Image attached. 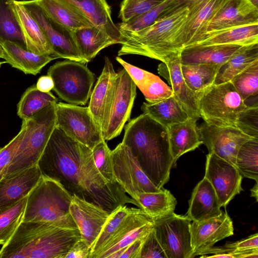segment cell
I'll use <instances>...</instances> for the list:
<instances>
[{
	"instance_id": "27",
	"label": "cell",
	"mask_w": 258,
	"mask_h": 258,
	"mask_svg": "<svg viewBox=\"0 0 258 258\" xmlns=\"http://www.w3.org/2000/svg\"><path fill=\"white\" fill-rule=\"evenodd\" d=\"M115 58L143 93L148 103L157 102L173 95L171 88L157 76L127 62L120 56Z\"/></svg>"
},
{
	"instance_id": "4",
	"label": "cell",
	"mask_w": 258,
	"mask_h": 258,
	"mask_svg": "<svg viewBox=\"0 0 258 258\" xmlns=\"http://www.w3.org/2000/svg\"><path fill=\"white\" fill-rule=\"evenodd\" d=\"M56 103H51L31 117L22 119L26 123V132L3 178L12 177L37 165L56 126Z\"/></svg>"
},
{
	"instance_id": "39",
	"label": "cell",
	"mask_w": 258,
	"mask_h": 258,
	"mask_svg": "<svg viewBox=\"0 0 258 258\" xmlns=\"http://www.w3.org/2000/svg\"><path fill=\"white\" fill-rule=\"evenodd\" d=\"M14 0H0V42L9 40L26 48L13 8Z\"/></svg>"
},
{
	"instance_id": "51",
	"label": "cell",
	"mask_w": 258,
	"mask_h": 258,
	"mask_svg": "<svg viewBox=\"0 0 258 258\" xmlns=\"http://www.w3.org/2000/svg\"><path fill=\"white\" fill-rule=\"evenodd\" d=\"M147 235L136 240L119 251L113 254L111 258H141L142 246Z\"/></svg>"
},
{
	"instance_id": "26",
	"label": "cell",
	"mask_w": 258,
	"mask_h": 258,
	"mask_svg": "<svg viewBox=\"0 0 258 258\" xmlns=\"http://www.w3.org/2000/svg\"><path fill=\"white\" fill-rule=\"evenodd\" d=\"M242 45L236 44L187 46L179 53L181 65L198 64L221 66Z\"/></svg>"
},
{
	"instance_id": "25",
	"label": "cell",
	"mask_w": 258,
	"mask_h": 258,
	"mask_svg": "<svg viewBox=\"0 0 258 258\" xmlns=\"http://www.w3.org/2000/svg\"><path fill=\"white\" fill-rule=\"evenodd\" d=\"M221 207L213 187L204 177L193 189L186 215L191 221H201L220 216Z\"/></svg>"
},
{
	"instance_id": "8",
	"label": "cell",
	"mask_w": 258,
	"mask_h": 258,
	"mask_svg": "<svg viewBox=\"0 0 258 258\" xmlns=\"http://www.w3.org/2000/svg\"><path fill=\"white\" fill-rule=\"evenodd\" d=\"M227 0H206L188 8L187 17L163 44L157 59L166 62L207 32L210 21Z\"/></svg>"
},
{
	"instance_id": "5",
	"label": "cell",
	"mask_w": 258,
	"mask_h": 258,
	"mask_svg": "<svg viewBox=\"0 0 258 258\" xmlns=\"http://www.w3.org/2000/svg\"><path fill=\"white\" fill-rule=\"evenodd\" d=\"M72 199L58 181L42 175L27 197L22 221L57 224L73 219Z\"/></svg>"
},
{
	"instance_id": "15",
	"label": "cell",
	"mask_w": 258,
	"mask_h": 258,
	"mask_svg": "<svg viewBox=\"0 0 258 258\" xmlns=\"http://www.w3.org/2000/svg\"><path fill=\"white\" fill-rule=\"evenodd\" d=\"M206 177L213 187L222 207L243 190L242 176L232 164L212 153L206 156Z\"/></svg>"
},
{
	"instance_id": "41",
	"label": "cell",
	"mask_w": 258,
	"mask_h": 258,
	"mask_svg": "<svg viewBox=\"0 0 258 258\" xmlns=\"http://www.w3.org/2000/svg\"><path fill=\"white\" fill-rule=\"evenodd\" d=\"M235 167L242 177L258 181V138L252 139L241 146Z\"/></svg>"
},
{
	"instance_id": "55",
	"label": "cell",
	"mask_w": 258,
	"mask_h": 258,
	"mask_svg": "<svg viewBox=\"0 0 258 258\" xmlns=\"http://www.w3.org/2000/svg\"><path fill=\"white\" fill-rule=\"evenodd\" d=\"M251 195L252 197H254L256 201H258V181H255V184L250 189Z\"/></svg>"
},
{
	"instance_id": "57",
	"label": "cell",
	"mask_w": 258,
	"mask_h": 258,
	"mask_svg": "<svg viewBox=\"0 0 258 258\" xmlns=\"http://www.w3.org/2000/svg\"><path fill=\"white\" fill-rule=\"evenodd\" d=\"M249 1L252 3V5H253L255 7L258 8V7H257L258 0H249Z\"/></svg>"
},
{
	"instance_id": "37",
	"label": "cell",
	"mask_w": 258,
	"mask_h": 258,
	"mask_svg": "<svg viewBox=\"0 0 258 258\" xmlns=\"http://www.w3.org/2000/svg\"><path fill=\"white\" fill-rule=\"evenodd\" d=\"M220 67L209 64L181 65V71L187 86L198 94L214 84Z\"/></svg>"
},
{
	"instance_id": "40",
	"label": "cell",
	"mask_w": 258,
	"mask_h": 258,
	"mask_svg": "<svg viewBox=\"0 0 258 258\" xmlns=\"http://www.w3.org/2000/svg\"><path fill=\"white\" fill-rule=\"evenodd\" d=\"M135 208H128L125 205H119L110 213L98 237L90 249L89 258H94L95 255L113 236Z\"/></svg>"
},
{
	"instance_id": "49",
	"label": "cell",
	"mask_w": 258,
	"mask_h": 258,
	"mask_svg": "<svg viewBox=\"0 0 258 258\" xmlns=\"http://www.w3.org/2000/svg\"><path fill=\"white\" fill-rule=\"evenodd\" d=\"M243 133L254 138H258V106H248L238 115L235 126Z\"/></svg>"
},
{
	"instance_id": "48",
	"label": "cell",
	"mask_w": 258,
	"mask_h": 258,
	"mask_svg": "<svg viewBox=\"0 0 258 258\" xmlns=\"http://www.w3.org/2000/svg\"><path fill=\"white\" fill-rule=\"evenodd\" d=\"M26 123L24 120L21 129L6 145L0 148V180L6 175L14 158L18 147L26 132Z\"/></svg>"
},
{
	"instance_id": "31",
	"label": "cell",
	"mask_w": 258,
	"mask_h": 258,
	"mask_svg": "<svg viewBox=\"0 0 258 258\" xmlns=\"http://www.w3.org/2000/svg\"><path fill=\"white\" fill-rule=\"evenodd\" d=\"M197 121L188 117L185 121L172 124L167 127L175 166L181 156L203 144L198 132Z\"/></svg>"
},
{
	"instance_id": "20",
	"label": "cell",
	"mask_w": 258,
	"mask_h": 258,
	"mask_svg": "<svg viewBox=\"0 0 258 258\" xmlns=\"http://www.w3.org/2000/svg\"><path fill=\"white\" fill-rule=\"evenodd\" d=\"M158 72L171 86L174 96L188 117L198 120L201 116L198 94L190 90L185 82L181 71L179 54L160 63Z\"/></svg>"
},
{
	"instance_id": "22",
	"label": "cell",
	"mask_w": 258,
	"mask_h": 258,
	"mask_svg": "<svg viewBox=\"0 0 258 258\" xmlns=\"http://www.w3.org/2000/svg\"><path fill=\"white\" fill-rule=\"evenodd\" d=\"M116 74L112 62L105 56L103 69L92 91L88 107L101 132L112 98Z\"/></svg>"
},
{
	"instance_id": "30",
	"label": "cell",
	"mask_w": 258,
	"mask_h": 258,
	"mask_svg": "<svg viewBox=\"0 0 258 258\" xmlns=\"http://www.w3.org/2000/svg\"><path fill=\"white\" fill-rule=\"evenodd\" d=\"M0 44L4 51L6 62L25 74L36 75L50 61L57 58L51 55L34 53L11 41H3Z\"/></svg>"
},
{
	"instance_id": "47",
	"label": "cell",
	"mask_w": 258,
	"mask_h": 258,
	"mask_svg": "<svg viewBox=\"0 0 258 258\" xmlns=\"http://www.w3.org/2000/svg\"><path fill=\"white\" fill-rule=\"evenodd\" d=\"M165 0H123L120 4L119 17L122 22L144 14Z\"/></svg>"
},
{
	"instance_id": "53",
	"label": "cell",
	"mask_w": 258,
	"mask_h": 258,
	"mask_svg": "<svg viewBox=\"0 0 258 258\" xmlns=\"http://www.w3.org/2000/svg\"><path fill=\"white\" fill-rule=\"evenodd\" d=\"M37 88L44 92H50L53 87L52 78L48 75L40 77L36 84Z\"/></svg>"
},
{
	"instance_id": "11",
	"label": "cell",
	"mask_w": 258,
	"mask_h": 258,
	"mask_svg": "<svg viewBox=\"0 0 258 258\" xmlns=\"http://www.w3.org/2000/svg\"><path fill=\"white\" fill-rule=\"evenodd\" d=\"M137 86L124 69L116 73L114 88L102 133L105 141L119 136L130 120Z\"/></svg>"
},
{
	"instance_id": "58",
	"label": "cell",
	"mask_w": 258,
	"mask_h": 258,
	"mask_svg": "<svg viewBox=\"0 0 258 258\" xmlns=\"http://www.w3.org/2000/svg\"><path fill=\"white\" fill-rule=\"evenodd\" d=\"M6 61H0V68L3 64L6 63Z\"/></svg>"
},
{
	"instance_id": "21",
	"label": "cell",
	"mask_w": 258,
	"mask_h": 258,
	"mask_svg": "<svg viewBox=\"0 0 258 258\" xmlns=\"http://www.w3.org/2000/svg\"><path fill=\"white\" fill-rule=\"evenodd\" d=\"M255 23L258 8L249 0H227L210 21L207 32Z\"/></svg>"
},
{
	"instance_id": "42",
	"label": "cell",
	"mask_w": 258,
	"mask_h": 258,
	"mask_svg": "<svg viewBox=\"0 0 258 258\" xmlns=\"http://www.w3.org/2000/svg\"><path fill=\"white\" fill-rule=\"evenodd\" d=\"M27 197L13 205L0 210V245L8 241L21 222Z\"/></svg>"
},
{
	"instance_id": "7",
	"label": "cell",
	"mask_w": 258,
	"mask_h": 258,
	"mask_svg": "<svg viewBox=\"0 0 258 258\" xmlns=\"http://www.w3.org/2000/svg\"><path fill=\"white\" fill-rule=\"evenodd\" d=\"M198 98L201 117L218 126L235 127L239 114L247 106L230 81L212 85Z\"/></svg>"
},
{
	"instance_id": "24",
	"label": "cell",
	"mask_w": 258,
	"mask_h": 258,
	"mask_svg": "<svg viewBox=\"0 0 258 258\" xmlns=\"http://www.w3.org/2000/svg\"><path fill=\"white\" fill-rule=\"evenodd\" d=\"M13 8L27 50L35 54L51 55L58 58L41 27L22 2L14 0Z\"/></svg>"
},
{
	"instance_id": "9",
	"label": "cell",
	"mask_w": 258,
	"mask_h": 258,
	"mask_svg": "<svg viewBox=\"0 0 258 258\" xmlns=\"http://www.w3.org/2000/svg\"><path fill=\"white\" fill-rule=\"evenodd\" d=\"M52 79V90L60 99L76 105H85L90 99L95 75L81 62L65 59L56 62L47 70Z\"/></svg>"
},
{
	"instance_id": "36",
	"label": "cell",
	"mask_w": 258,
	"mask_h": 258,
	"mask_svg": "<svg viewBox=\"0 0 258 258\" xmlns=\"http://www.w3.org/2000/svg\"><path fill=\"white\" fill-rule=\"evenodd\" d=\"M141 110L166 127L185 121L189 117L174 95L155 103L144 102Z\"/></svg>"
},
{
	"instance_id": "50",
	"label": "cell",
	"mask_w": 258,
	"mask_h": 258,
	"mask_svg": "<svg viewBox=\"0 0 258 258\" xmlns=\"http://www.w3.org/2000/svg\"><path fill=\"white\" fill-rule=\"evenodd\" d=\"M141 258H167L155 233L153 227L143 243Z\"/></svg>"
},
{
	"instance_id": "52",
	"label": "cell",
	"mask_w": 258,
	"mask_h": 258,
	"mask_svg": "<svg viewBox=\"0 0 258 258\" xmlns=\"http://www.w3.org/2000/svg\"><path fill=\"white\" fill-rule=\"evenodd\" d=\"M90 248L87 243L81 238L72 247L66 258H89Z\"/></svg>"
},
{
	"instance_id": "54",
	"label": "cell",
	"mask_w": 258,
	"mask_h": 258,
	"mask_svg": "<svg viewBox=\"0 0 258 258\" xmlns=\"http://www.w3.org/2000/svg\"><path fill=\"white\" fill-rule=\"evenodd\" d=\"M206 0H174L171 11H175L181 7H187L195 5Z\"/></svg>"
},
{
	"instance_id": "46",
	"label": "cell",
	"mask_w": 258,
	"mask_h": 258,
	"mask_svg": "<svg viewBox=\"0 0 258 258\" xmlns=\"http://www.w3.org/2000/svg\"><path fill=\"white\" fill-rule=\"evenodd\" d=\"M255 248H258V234L257 233L237 241L227 243L222 246H213L205 251L202 255L210 253H227L231 254L233 258H239L243 251Z\"/></svg>"
},
{
	"instance_id": "6",
	"label": "cell",
	"mask_w": 258,
	"mask_h": 258,
	"mask_svg": "<svg viewBox=\"0 0 258 258\" xmlns=\"http://www.w3.org/2000/svg\"><path fill=\"white\" fill-rule=\"evenodd\" d=\"M187 7H181L158 18L150 26L136 32L120 30L121 45L118 56L135 54L154 59L167 39L187 16Z\"/></svg>"
},
{
	"instance_id": "33",
	"label": "cell",
	"mask_w": 258,
	"mask_h": 258,
	"mask_svg": "<svg viewBox=\"0 0 258 258\" xmlns=\"http://www.w3.org/2000/svg\"><path fill=\"white\" fill-rule=\"evenodd\" d=\"M45 15L70 31L93 26L79 11L62 0H35Z\"/></svg>"
},
{
	"instance_id": "44",
	"label": "cell",
	"mask_w": 258,
	"mask_h": 258,
	"mask_svg": "<svg viewBox=\"0 0 258 258\" xmlns=\"http://www.w3.org/2000/svg\"><path fill=\"white\" fill-rule=\"evenodd\" d=\"M230 82L244 101L258 93V60L234 76Z\"/></svg>"
},
{
	"instance_id": "32",
	"label": "cell",
	"mask_w": 258,
	"mask_h": 258,
	"mask_svg": "<svg viewBox=\"0 0 258 258\" xmlns=\"http://www.w3.org/2000/svg\"><path fill=\"white\" fill-rule=\"evenodd\" d=\"M71 32L86 62L91 61L102 49L118 43L105 30L95 26L80 28Z\"/></svg>"
},
{
	"instance_id": "45",
	"label": "cell",
	"mask_w": 258,
	"mask_h": 258,
	"mask_svg": "<svg viewBox=\"0 0 258 258\" xmlns=\"http://www.w3.org/2000/svg\"><path fill=\"white\" fill-rule=\"evenodd\" d=\"M92 151L96 167L104 179L109 184H118L113 171L111 150L106 141L102 140Z\"/></svg>"
},
{
	"instance_id": "14",
	"label": "cell",
	"mask_w": 258,
	"mask_h": 258,
	"mask_svg": "<svg viewBox=\"0 0 258 258\" xmlns=\"http://www.w3.org/2000/svg\"><path fill=\"white\" fill-rule=\"evenodd\" d=\"M198 132L209 153L215 154L235 167L239 149L244 143L254 138L236 127L218 126L205 121L198 127Z\"/></svg>"
},
{
	"instance_id": "35",
	"label": "cell",
	"mask_w": 258,
	"mask_h": 258,
	"mask_svg": "<svg viewBox=\"0 0 258 258\" xmlns=\"http://www.w3.org/2000/svg\"><path fill=\"white\" fill-rule=\"evenodd\" d=\"M258 60V43L243 45L223 64L217 73L214 84L230 81L254 62Z\"/></svg>"
},
{
	"instance_id": "28",
	"label": "cell",
	"mask_w": 258,
	"mask_h": 258,
	"mask_svg": "<svg viewBox=\"0 0 258 258\" xmlns=\"http://www.w3.org/2000/svg\"><path fill=\"white\" fill-rule=\"evenodd\" d=\"M83 14L93 25L105 30L118 43L120 30L113 23L110 6L106 0H62Z\"/></svg>"
},
{
	"instance_id": "12",
	"label": "cell",
	"mask_w": 258,
	"mask_h": 258,
	"mask_svg": "<svg viewBox=\"0 0 258 258\" xmlns=\"http://www.w3.org/2000/svg\"><path fill=\"white\" fill-rule=\"evenodd\" d=\"M152 221L156 236L167 258H192L191 220L186 215L173 212Z\"/></svg>"
},
{
	"instance_id": "16",
	"label": "cell",
	"mask_w": 258,
	"mask_h": 258,
	"mask_svg": "<svg viewBox=\"0 0 258 258\" xmlns=\"http://www.w3.org/2000/svg\"><path fill=\"white\" fill-rule=\"evenodd\" d=\"M21 2L41 27L58 58L86 63L79 51L71 31L49 18L35 0Z\"/></svg>"
},
{
	"instance_id": "56",
	"label": "cell",
	"mask_w": 258,
	"mask_h": 258,
	"mask_svg": "<svg viewBox=\"0 0 258 258\" xmlns=\"http://www.w3.org/2000/svg\"><path fill=\"white\" fill-rule=\"evenodd\" d=\"M0 58H3V59L5 58L4 51L3 48L1 44H0Z\"/></svg>"
},
{
	"instance_id": "43",
	"label": "cell",
	"mask_w": 258,
	"mask_h": 258,
	"mask_svg": "<svg viewBox=\"0 0 258 258\" xmlns=\"http://www.w3.org/2000/svg\"><path fill=\"white\" fill-rule=\"evenodd\" d=\"M174 0H165L149 11L136 16L125 22H121L118 28L126 32H136L151 25L158 18L168 12Z\"/></svg>"
},
{
	"instance_id": "17",
	"label": "cell",
	"mask_w": 258,
	"mask_h": 258,
	"mask_svg": "<svg viewBox=\"0 0 258 258\" xmlns=\"http://www.w3.org/2000/svg\"><path fill=\"white\" fill-rule=\"evenodd\" d=\"M152 227V220L140 209L135 208L94 258H111L136 240L146 236Z\"/></svg>"
},
{
	"instance_id": "34",
	"label": "cell",
	"mask_w": 258,
	"mask_h": 258,
	"mask_svg": "<svg viewBox=\"0 0 258 258\" xmlns=\"http://www.w3.org/2000/svg\"><path fill=\"white\" fill-rule=\"evenodd\" d=\"M134 200V205L152 220L174 212L177 202L171 192L163 188L158 192H142Z\"/></svg>"
},
{
	"instance_id": "13",
	"label": "cell",
	"mask_w": 258,
	"mask_h": 258,
	"mask_svg": "<svg viewBox=\"0 0 258 258\" xmlns=\"http://www.w3.org/2000/svg\"><path fill=\"white\" fill-rule=\"evenodd\" d=\"M111 156L116 181L133 199L142 192H158L162 189L152 182L130 149L122 142L111 151Z\"/></svg>"
},
{
	"instance_id": "23",
	"label": "cell",
	"mask_w": 258,
	"mask_h": 258,
	"mask_svg": "<svg viewBox=\"0 0 258 258\" xmlns=\"http://www.w3.org/2000/svg\"><path fill=\"white\" fill-rule=\"evenodd\" d=\"M42 176L38 165L0 180V210L27 197Z\"/></svg>"
},
{
	"instance_id": "29",
	"label": "cell",
	"mask_w": 258,
	"mask_h": 258,
	"mask_svg": "<svg viewBox=\"0 0 258 258\" xmlns=\"http://www.w3.org/2000/svg\"><path fill=\"white\" fill-rule=\"evenodd\" d=\"M256 43H258V23L207 32L190 45L236 44L243 46Z\"/></svg>"
},
{
	"instance_id": "10",
	"label": "cell",
	"mask_w": 258,
	"mask_h": 258,
	"mask_svg": "<svg viewBox=\"0 0 258 258\" xmlns=\"http://www.w3.org/2000/svg\"><path fill=\"white\" fill-rule=\"evenodd\" d=\"M56 126L91 150L104 140L89 108L70 103L56 104Z\"/></svg>"
},
{
	"instance_id": "18",
	"label": "cell",
	"mask_w": 258,
	"mask_h": 258,
	"mask_svg": "<svg viewBox=\"0 0 258 258\" xmlns=\"http://www.w3.org/2000/svg\"><path fill=\"white\" fill-rule=\"evenodd\" d=\"M191 245L192 258L202 255L220 240L233 234L231 219L226 211L219 216L190 224Z\"/></svg>"
},
{
	"instance_id": "1",
	"label": "cell",
	"mask_w": 258,
	"mask_h": 258,
	"mask_svg": "<svg viewBox=\"0 0 258 258\" xmlns=\"http://www.w3.org/2000/svg\"><path fill=\"white\" fill-rule=\"evenodd\" d=\"M37 165L43 176L58 181L72 196L111 213L119 205L134 204L118 184L107 183L94 163L92 151L56 126Z\"/></svg>"
},
{
	"instance_id": "2",
	"label": "cell",
	"mask_w": 258,
	"mask_h": 258,
	"mask_svg": "<svg viewBox=\"0 0 258 258\" xmlns=\"http://www.w3.org/2000/svg\"><path fill=\"white\" fill-rule=\"evenodd\" d=\"M121 142L152 182L163 188L175 167L167 127L143 113L125 125Z\"/></svg>"
},
{
	"instance_id": "19",
	"label": "cell",
	"mask_w": 258,
	"mask_h": 258,
	"mask_svg": "<svg viewBox=\"0 0 258 258\" xmlns=\"http://www.w3.org/2000/svg\"><path fill=\"white\" fill-rule=\"evenodd\" d=\"M69 210L79 230L81 238L90 249L110 213L76 196H72Z\"/></svg>"
},
{
	"instance_id": "38",
	"label": "cell",
	"mask_w": 258,
	"mask_h": 258,
	"mask_svg": "<svg viewBox=\"0 0 258 258\" xmlns=\"http://www.w3.org/2000/svg\"><path fill=\"white\" fill-rule=\"evenodd\" d=\"M57 102V98L50 91L42 92L33 85L22 95L17 104V114L22 119L27 118L49 104Z\"/></svg>"
},
{
	"instance_id": "3",
	"label": "cell",
	"mask_w": 258,
	"mask_h": 258,
	"mask_svg": "<svg viewBox=\"0 0 258 258\" xmlns=\"http://www.w3.org/2000/svg\"><path fill=\"white\" fill-rule=\"evenodd\" d=\"M81 238L73 219L57 224L21 221L0 249V258H66Z\"/></svg>"
}]
</instances>
